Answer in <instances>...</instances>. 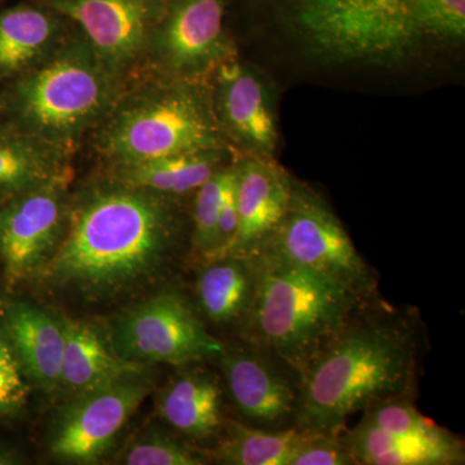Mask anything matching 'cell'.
Returning a JSON list of instances; mask_svg holds the SVG:
<instances>
[{"mask_svg":"<svg viewBox=\"0 0 465 465\" xmlns=\"http://www.w3.org/2000/svg\"><path fill=\"white\" fill-rule=\"evenodd\" d=\"M238 229L226 255L259 256L280 228L290 206L295 177L275 158L235 157Z\"/></svg>","mask_w":465,"mask_h":465,"instance_id":"15","label":"cell"},{"mask_svg":"<svg viewBox=\"0 0 465 465\" xmlns=\"http://www.w3.org/2000/svg\"><path fill=\"white\" fill-rule=\"evenodd\" d=\"M235 159L232 164L213 174L194 192L192 211V246L202 262L216 255V228L220 207L226 186L234 174Z\"/></svg>","mask_w":465,"mask_h":465,"instance_id":"26","label":"cell"},{"mask_svg":"<svg viewBox=\"0 0 465 465\" xmlns=\"http://www.w3.org/2000/svg\"><path fill=\"white\" fill-rule=\"evenodd\" d=\"M127 465H206L210 464L204 449L183 440L173 430L150 424L136 434L118 457Z\"/></svg>","mask_w":465,"mask_h":465,"instance_id":"25","label":"cell"},{"mask_svg":"<svg viewBox=\"0 0 465 465\" xmlns=\"http://www.w3.org/2000/svg\"><path fill=\"white\" fill-rule=\"evenodd\" d=\"M70 153L21 130L0 114V206L70 174Z\"/></svg>","mask_w":465,"mask_h":465,"instance_id":"21","label":"cell"},{"mask_svg":"<svg viewBox=\"0 0 465 465\" xmlns=\"http://www.w3.org/2000/svg\"><path fill=\"white\" fill-rule=\"evenodd\" d=\"M226 0H164L150 34V74L208 81L217 67L238 57L225 27Z\"/></svg>","mask_w":465,"mask_h":465,"instance_id":"9","label":"cell"},{"mask_svg":"<svg viewBox=\"0 0 465 465\" xmlns=\"http://www.w3.org/2000/svg\"><path fill=\"white\" fill-rule=\"evenodd\" d=\"M94 136L110 167L231 148L217 124L210 79L180 81L150 74L142 84H127Z\"/></svg>","mask_w":465,"mask_h":465,"instance_id":"5","label":"cell"},{"mask_svg":"<svg viewBox=\"0 0 465 465\" xmlns=\"http://www.w3.org/2000/svg\"><path fill=\"white\" fill-rule=\"evenodd\" d=\"M0 100H2V96H0Z\"/></svg>","mask_w":465,"mask_h":465,"instance_id":"32","label":"cell"},{"mask_svg":"<svg viewBox=\"0 0 465 465\" xmlns=\"http://www.w3.org/2000/svg\"><path fill=\"white\" fill-rule=\"evenodd\" d=\"M185 235L179 198L108 176L70 198L63 240L34 280L106 300L158 280Z\"/></svg>","mask_w":465,"mask_h":465,"instance_id":"1","label":"cell"},{"mask_svg":"<svg viewBox=\"0 0 465 465\" xmlns=\"http://www.w3.org/2000/svg\"><path fill=\"white\" fill-rule=\"evenodd\" d=\"M164 0H45L72 21L104 64L128 79L145 63L146 48Z\"/></svg>","mask_w":465,"mask_h":465,"instance_id":"14","label":"cell"},{"mask_svg":"<svg viewBox=\"0 0 465 465\" xmlns=\"http://www.w3.org/2000/svg\"><path fill=\"white\" fill-rule=\"evenodd\" d=\"M106 339L116 356L146 367L216 360L224 348L188 300L174 291L157 293L119 314Z\"/></svg>","mask_w":465,"mask_h":465,"instance_id":"8","label":"cell"},{"mask_svg":"<svg viewBox=\"0 0 465 465\" xmlns=\"http://www.w3.org/2000/svg\"><path fill=\"white\" fill-rule=\"evenodd\" d=\"M253 259L258 291L243 336L273 351L302 375L354 309L370 299L286 260L266 253Z\"/></svg>","mask_w":465,"mask_h":465,"instance_id":"6","label":"cell"},{"mask_svg":"<svg viewBox=\"0 0 465 465\" xmlns=\"http://www.w3.org/2000/svg\"><path fill=\"white\" fill-rule=\"evenodd\" d=\"M26 461L23 450L14 443L0 442V465H17Z\"/></svg>","mask_w":465,"mask_h":465,"instance_id":"30","label":"cell"},{"mask_svg":"<svg viewBox=\"0 0 465 465\" xmlns=\"http://www.w3.org/2000/svg\"><path fill=\"white\" fill-rule=\"evenodd\" d=\"M67 33L65 18L47 5L21 3L0 11V85L45 63Z\"/></svg>","mask_w":465,"mask_h":465,"instance_id":"18","label":"cell"},{"mask_svg":"<svg viewBox=\"0 0 465 465\" xmlns=\"http://www.w3.org/2000/svg\"><path fill=\"white\" fill-rule=\"evenodd\" d=\"M235 157L237 154L231 148L195 150L110 167L109 176L134 188L180 198L197 191L213 174L232 164Z\"/></svg>","mask_w":465,"mask_h":465,"instance_id":"23","label":"cell"},{"mask_svg":"<svg viewBox=\"0 0 465 465\" xmlns=\"http://www.w3.org/2000/svg\"><path fill=\"white\" fill-rule=\"evenodd\" d=\"M268 2L302 54L324 65H405L465 38V0Z\"/></svg>","mask_w":465,"mask_h":465,"instance_id":"3","label":"cell"},{"mask_svg":"<svg viewBox=\"0 0 465 465\" xmlns=\"http://www.w3.org/2000/svg\"><path fill=\"white\" fill-rule=\"evenodd\" d=\"M69 180L57 177L0 206V264L9 287L34 280L63 240Z\"/></svg>","mask_w":465,"mask_h":465,"instance_id":"12","label":"cell"},{"mask_svg":"<svg viewBox=\"0 0 465 465\" xmlns=\"http://www.w3.org/2000/svg\"><path fill=\"white\" fill-rule=\"evenodd\" d=\"M235 179H237V170L234 171L231 182L226 186L222 207H220L216 228L217 249L215 258L224 256L229 252L232 242H234L235 234H237L238 211L237 200H235Z\"/></svg>","mask_w":465,"mask_h":465,"instance_id":"29","label":"cell"},{"mask_svg":"<svg viewBox=\"0 0 465 465\" xmlns=\"http://www.w3.org/2000/svg\"><path fill=\"white\" fill-rule=\"evenodd\" d=\"M423 332L418 316L375 298L354 309L300 375L296 430L341 436L378 401L415 399Z\"/></svg>","mask_w":465,"mask_h":465,"instance_id":"2","label":"cell"},{"mask_svg":"<svg viewBox=\"0 0 465 465\" xmlns=\"http://www.w3.org/2000/svg\"><path fill=\"white\" fill-rule=\"evenodd\" d=\"M65 331L63 367H61V390L66 393H84L103 385L145 371L146 366L128 362L116 356L96 327L60 316Z\"/></svg>","mask_w":465,"mask_h":465,"instance_id":"22","label":"cell"},{"mask_svg":"<svg viewBox=\"0 0 465 465\" xmlns=\"http://www.w3.org/2000/svg\"><path fill=\"white\" fill-rule=\"evenodd\" d=\"M2 2H3V0H0V3H2Z\"/></svg>","mask_w":465,"mask_h":465,"instance_id":"31","label":"cell"},{"mask_svg":"<svg viewBox=\"0 0 465 465\" xmlns=\"http://www.w3.org/2000/svg\"><path fill=\"white\" fill-rule=\"evenodd\" d=\"M0 324L30 381L48 393L61 390L65 348L61 317L23 300L9 299L0 305Z\"/></svg>","mask_w":465,"mask_h":465,"instance_id":"17","label":"cell"},{"mask_svg":"<svg viewBox=\"0 0 465 465\" xmlns=\"http://www.w3.org/2000/svg\"><path fill=\"white\" fill-rule=\"evenodd\" d=\"M78 29L45 63L0 88V114L42 142L72 154L127 87Z\"/></svg>","mask_w":465,"mask_h":465,"instance_id":"4","label":"cell"},{"mask_svg":"<svg viewBox=\"0 0 465 465\" xmlns=\"http://www.w3.org/2000/svg\"><path fill=\"white\" fill-rule=\"evenodd\" d=\"M203 264L195 281L198 312L216 326L238 327L244 332L258 291L255 259L224 255Z\"/></svg>","mask_w":465,"mask_h":465,"instance_id":"20","label":"cell"},{"mask_svg":"<svg viewBox=\"0 0 465 465\" xmlns=\"http://www.w3.org/2000/svg\"><path fill=\"white\" fill-rule=\"evenodd\" d=\"M341 440L354 465H459L465 460L463 440L445 428L430 436H407L361 419Z\"/></svg>","mask_w":465,"mask_h":465,"instance_id":"19","label":"cell"},{"mask_svg":"<svg viewBox=\"0 0 465 465\" xmlns=\"http://www.w3.org/2000/svg\"><path fill=\"white\" fill-rule=\"evenodd\" d=\"M180 366L155 394V410L168 428L183 440L203 449L219 440L224 430L225 390L210 370Z\"/></svg>","mask_w":465,"mask_h":465,"instance_id":"16","label":"cell"},{"mask_svg":"<svg viewBox=\"0 0 465 465\" xmlns=\"http://www.w3.org/2000/svg\"><path fill=\"white\" fill-rule=\"evenodd\" d=\"M262 253L311 269L361 298L378 296L375 275L339 217L322 195L296 179L286 215Z\"/></svg>","mask_w":465,"mask_h":465,"instance_id":"7","label":"cell"},{"mask_svg":"<svg viewBox=\"0 0 465 465\" xmlns=\"http://www.w3.org/2000/svg\"><path fill=\"white\" fill-rule=\"evenodd\" d=\"M302 430H269L228 419L219 440L204 449L211 463L224 465H290Z\"/></svg>","mask_w":465,"mask_h":465,"instance_id":"24","label":"cell"},{"mask_svg":"<svg viewBox=\"0 0 465 465\" xmlns=\"http://www.w3.org/2000/svg\"><path fill=\"white\" fill-rule=\"evenodd\" d=\"M30 379L0 324V423L24 411L30 396Z\"/></svg>","mask_w":465,"mask_h":465,"instance_id":"27","label":"cell"},{"mask_svg":"<svg viewBox=\"0 0 465 465\" xmlns=\"http://www.w3.org/2000/svg\"><path fill=\"white\" fill-rule=\"evenodd\" d=\"M290 465H354L341 436L302 432Z\"/></svg>","mask_w":465,"mask_h":465,"instance_id":"28","label":"cell"},{"mask_svg":"<svg viewBox=\"0 0 465 465\" xmlns=\"http://www.w3.org/2000/svg\"><path fill=\"white\" fill-rule=\"evenodd\" d=\"M145 371L75 394L60 407L48 436L51 457L66 464H97L106 458L152 393L153 382Z\"/></svg>","mask_w":465,"mask_h":465,"instance_id":"10","label":"cell"},{"mask_svg":"<svg viewBox=\"0 0 465 465\" xmlns=\"http://www.w3.org/2000/svg\"><path fill=\"white\" fill-rule=\"evenodd\" d=\"M219 361L225 393L242 423L260 430L295 428L300 407V374L258 342L225 344Z\"/></svg>","mask_w":465,"mask_h":465,"instance_id":"11","label":"cell"},{"mask_svg":"<svg viewBox=\"0 0 465 465\" xmlns=\"http://www.w3.org/2000/svg\"><path fill=\"white\" fill-rule=\"evenodd\" d=\"M217 124L237 155L275 158L280 146L278 94L273 81L235 57L210 78Z\"/></svg>","mask_w":465,"mask_h":465,"instance_id":"13","label":"cell"}]
</instances>
